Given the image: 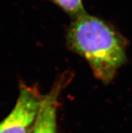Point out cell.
<instances>
[{
	"label": "cell",
	"mask_w": 132,
	"mask_h": 133,
	"mask_svg": "<svg viewBox=\"0 0 132 133\" xmlns=\"http://www.w3.org/2000/svg\"><path fill=\"white\" fill-rule=\"evenodd\" d=\"M43 98L34 87L22 85L15 106L0 123V133H31Z\"/></svg>",
	"instance_id": "7a4b0ae2"
},
{
	"label": "cell",
	"mask_w": 132,
	"mask_h": 133,
	"mask_svg": "<svg viewBox=\"0 0 132 133\" xmlns=\"http://www.w3.org/2000/svg\"><path fill=\"white\" fill-rule=\"evenodd\" d=\"M62 84L58 83L43 98L39 114L31 133H56L57 99Z\"/></svg>",
	"instance_id": "3957f363"
},
{
	"label": "cell",
	"mask_w": 132,
	"mask_h": 133,
	"mask_svg": "<svg viewBox=\"0 0 132 133\" xmlns=\"http://www.w3.org/2000/svg\"><path fill=\"white\" fill-rule=\"evenodd\" d=\"M74 18L85 13L82 0H51Z\"/></svg>",
	"instance_id": "277c9868"
},
{
	"label": "cell",
	"mask_w": 132,
	"mask_h": 133,
	"mask_svg": "<svg viewBox=\"0 0 132 133\" xmlns=\"http://www.w3.org/2000/svg\"><path fill=\"white\" fill-rule=\"evenodd\" d=\"M69 46L87 61L105 83L112 81L126 60L123 42L103 20L85 12L74 18L67 32Z\"/></svg>",
	"instance_id": "6da1fadb"
}]
</instances>
